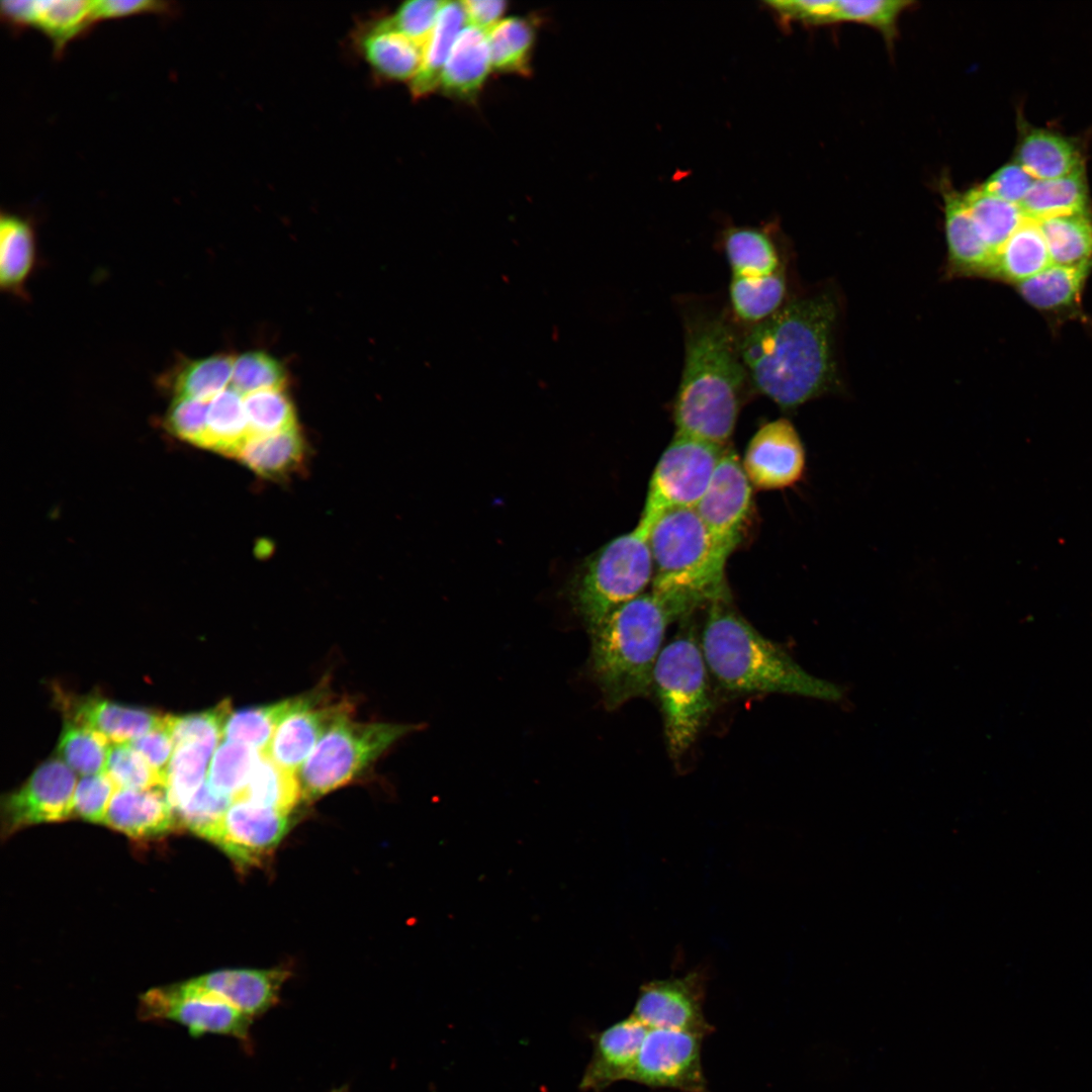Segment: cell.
<instances>
[{"instance_id": "1", "label": "cell", "mask_w": 1092, "mask_h": 1092, "mask_svg": "<svg viewBox=\"0 0 1092 1092\" xmlns=\"http://www.w3.org/2000/svg\"><path fill=\"white\" fill-rule=\"evenodd\" d=\"M836 307L829 296L797 298L739 339L751 387L783 410H794L832 388Z\"/></svg>"}, {"instance_id": "2", "label": "cell", "mask_w": 1092, "mask_h": 1092, "mask_svg": "<svg viewBox=\"0 0 1092 1092\" xmlns=\"http://www.w3.org/2000/svg\"><path fill=\"white\" fill-rule=\"evenodd\" d=\"M750 385L736 338L721 315L688 320L685 362L673 402L675 434L725 447Z\"/></svg>"}, {"instance_id": "3", "label": "cell", "mask_w": 1092, "mask_h": 1092, "mask_svg": "<svg viewBox=\"0 0 1092 1092\" xmlns=\"http://www.w3.org/2000/svg\"><path fill=\"white\" fill-rule=\"evenodd\" d=\"M700 641L712 680L727 696L785 694L830 701L842 698L840 687L803 669L782 646L743 618L731 600L708 606Z\"/></svg>"}, {"instance_id": "4", "label": "cell", "mask_w": 1092, "mask_h": 1092, "mask_svg": "<svg viewBox=\"0 0 1092 1092\" xmlns=\"http://www.w3.org/2000/svg\"><path fill=\"white\" fill-rule=\"evenodd\" d=\"M694 613L652 589L613 611L589 632L588 671L609 711L651 695L652 673L668 627Z\"/></svg>"}, {"instance_id": "5", "label": "cell", "mask_w": 1092, "mask_h": 1092, "mask_svg": "<svg viewBox=\"0 0 1092 1092\" xmlns=\"http://www.w3.org/2000/svg\"><path fill=\"white\" fill-rule=\"evenodd\" d=\"M653 577L651 589L693 612L731 600L725 580L729 553L712 537L694 508L663 513L647 532Z\"/></svg>"}, {"instance_id": "6", "label": "cell", "mask_w": 1092, "mask_h": 1092, "mask_svg": "<svg viewBox=\"0 0 1092 1092\" xmlns=\"http://www.w3.org/2000/svg\"><path fill=\"white\" fill-rule=\"evenodd\" d=\"M667 642L652 673L651 695L660 710L665 746L674 762L694 746L709 722L715 699L712 677L690 618Z\"/></svg>"}, {"instance_id": "7", "label": "cell", "mask_w": 1092, "mask_h": 1092, "mask_svg": "<svg viewBox=\"0 0 1092 1092\" xmlns=\"http://www.w3.org/2000/svg\"><path fill=\"white\" fill-rule=\"evenodd\" d=\"M647 537L636 527L605 544L571 582L570 600L588 633L652 582Z\"/></svg>"}, {"instance_id": "8", "label": "cell", "mask_w": 1092, "mask_h": 1092, "mask_svg": "<svg viewBox=\"0 0 1092 1092\" xmlns=\"http://www.w3.org/2000/svg\"><path fill=\"white\" fill-rule=\"evenodd\" d=\"M420 725L355 722L332 725L299 768L303 800H314L361 776L381 754Z\"/></svg>"}, {"instance_id": "9", "label": "cell", "mask_w": 1092, "mask_h": 1092, "mask_svg": "<svg viewBox=\"0 0 1092 1092\" xmlns=\"http://www.w3.org/2000/svg\"><path fill=\"white\" fill-rule=\"evenodd\" d=\"M725 449L675 434L653 470L636 528L647 537L649 528L663 513L678 508L695 509Z\"/></svg>"}, {"instance_id": "10", "label": "cell", "mask_w": 1092, "mask_h": 1092, "mask_svg": "<svg viewBox=\"0 0 1092 1092\" xmlns=\"http://www.w3.org/2000/svg\"><path fill=\"white\" fill-rule=\"evenodd\" d=\"M139 1011L144 1019L178 1022L193 1036L215 1033L250 1042L253 1018L191 981L149 990L140 998Z\"/></svg>"}, {"instance_id": "11", "label": "cell", "mask_w": 1092, "mask_h": 1092, "mask_svg": "<svg viewBox=\"0 0 1092 1092\" xmlns=\"http://www.w3.org/2000/svg\"><path fill=\"white\" fill-rule=\"evenodd\" d=\"M76 785L74 771L59 757L40 763L19 788L2 798V836L72 818Z\"/></svg>"}, {"instance_id": "12", "label": "cell", "mask_w": 1092, "mask_h": 1092, "mask_svg": "<svg viewBox=\"0 0 1092 1092\" xmlns=\"http://www.w3.org/2000/svg\"><path fill=\"white\" fill-rule=\"evenodd\" d=\"M703 1035L649 1029L628 1080L653 1088L707 1092L701 1064Z\"/></svg>"}, {"instance_id": "13", "label": "cell", "mask_w": 1092, "mask_h": 1092, "mask_svg": "<svg viewBox=\"0 0 1092 1092\" xmlns=\"http://www.w3.org/2000/svg\"><path fill=\"white\" fill-rule=\"evenodd\" d=\"M290 826L289 813L236 798L210 842L241 869L259 867L272 855Z\"/></svg>"}, {"instance_id": "14", "label": "cell", "mask_w": 1092, "mask_h": 1092, "mask_svg": "<svg viewBox=\"0 0 1092 1092\" xmlns=\"http://www.w3.org/2000/svg\"><path fill=\"white\" fill-rule=\"evenodd\" d=\"M751 486L738 456L726 448L695 508L714 540L729 554L740 543L751 514Z\"/></svg>"}, {"instance_id": "15", "label": "cell", "mask_w": 1092, "mask_h": 1092, "mask_svg": "<svg viewBox=\"0 0 1092 1092\" xmlns=\"http://www.w3.org/2000/svg\"><path fill=\"white\" fill-rule=\"evenodd\" d=\"M704 995L702 972L653 980L641 986L631 1016L649 1029L680 1030L704 1036L712 1031L704 1015Z\"/></svg>"}, {"instance_id": "16", "label": "cell", "mask_w": 1092, "mask_h": 1092, "mask_svg": "<svg viewBox=\"0 0 1092 1092\" xmlns=\"http://www.w3.org/2000/svg\"><path fill=\"white\" fill-rule=\"evenodd\" d=\"M806 450L794 425L781 418L762 425L750 439L742 462L751 484L784 489L798 484L806 472Z\"/></svg>"}, {"instance_id": "17", "label": "cell", "mask_w": 1092, "mask_h": 1092, "mask_svg": "<svg viewBox=\"0 0 1092 1092\" xmlns=\"http://www.w3.org/2000/svg\"><path fill=\"white\" fill-rule=\"evenodd\" d=\"M324 698L325 694L317 691L298 696L294 707L277 726L265 752L281 766L295 772L325 732L352 714L353 707L347 701L329 704Z\"/></svg>"}, {"instance_id": "18", "label": "cell", "mask_w": 1092, "mask_h": 1092, "mask_svg": "<svg viewBox=\"0 0 1092 1092\" xmlns=\"http://www.w3.org/2000/svg\"><path fill=\"white\" fill-rule=\"evenodd\" d=\"M55 700L66 721L87 726L110 743L131 740L162 726L167 714L147 708L124 706L98 695H76L55 689Z\"/></svg>"}, {"instance_id": "19", "label": "cell", "mask_w": 1092, "mask_h": 1092, "mask_svg": "<svg viewBox=\"0 0 1092 1092\" xmlns=\"http://www.w3.org/2000/svg\"><path fill=\"white\" fill-rule=\"evenodd\" d=\"M649 1028L631 1015L592 1034L593 1055L582 1074V1091L601 1092L628 1080Z\"/></svg>"}, {"instance_id": "20", "label": "cell", "mask_w": 1092, "mask_h": 1092, "mask_svg": "<svg viewBox=\"0 0 1092 1092\" xmlns=\"http://www.w3.org/2000/svg\"><path fill=\"white\" fill-rule=\"evenodd\" d=\"M3 16L15 28H38L50 38L57 56L96 21L94 1L89 0H8Z\"/></svg>"}, {"instance_id": "21", "label": "cell", "mask_w": 1092, "mask_h": 1092, "mask_svg": "<svg viewBox=\"0 0 1092 1092\" xmlns=\"http://www.w3.org/2000/svg\"><path fill=\"white\" fill-rule=\"evenodd\" d=\"M289 970L278 967L265 970L228 969L190 980L200 989L226 1001L250 1017L273 1007Z\"/></svg>"}, {"instance_id": "22", "label": "cell", "mask_w": 1092, "mask_h": 1092, "mask_svg": "<svg viewBox=\"0 0 1092 1092\" xmlns=\"http://www.w3.org/2000/svg\"><path fill=\"white\" fill-rule=\"evenodd\" d=\"M130 838H158L181 827L165 789H117L103 822Z\"/></svg>"}, {"instance_id": "23", "label": "cell", "mask_w": 1092, "mask_h": 1092, "mask_svg": "<svg viewBox=\"0 0 1092 1092\" xmlns=\"http://www.w3.org/2000/svg\"><path fill=\"white\" fill-rule=\"evenodd\" d=\"M491 69L487 33L467 25L453 43L439 86L450 96L469 100L482 88Z\"/></svg>"}, {"instance_id": "24", "label": "cell", "mask_w": 1092, "mask_h": 1092, "mask_svg": "<svg viewBox=\"0 0 1092 1092\" xmlns=\"http://www.w3.org/2000/svg\"><path fill=\"white\" fill-rule=\"evenodd\" d=\"M939 186L951 268L962 274L991 273L995 255L979 237L964 202L963 193L953 189L945 179Z\"/></svg>"}, {"instance_id": "25", "label": "cell", "mask_w": 1092, "mask_h": 1092, "mask_svg": "<svg viewBox=\"0 0 1092 1092\" xmlns=\"http://www.w3.org/2000/svg\"><path fill=\"white\" fill-rule=\"evenodd\" d=\"M361 49L373 70L389 80H413L423 62L424 48L387 24H374L362 37Z\"/></svg>"}, {"instance_id": "26", "label": "cell", "mask_w": 1092, "mask_h": 1092, "mask_svg": "<svg viewBox=\"0 0 1092 1092\" xmlns=\"http://www.w3.org/2000/svg\"><path fill=\"white\" fill-rule=\"evenodd\" d=\"M1017 163L1034 180L1056 179L1082 169L1075 145L1045 129H1032L1022 138Z\"/></svg>"}, {"instance_id": "27", "label": "cell", "mask_w": 1092, "mask_h": 1092, "mask_svg": "<svg viewBox=\"0 0 1092 1092\" xmlns=\"http://www.w3.org/2000/svg\"><path fill=\"white\" fill-rule=\"evenodd\" d=\"M1051 264L1038 222L1025 218L996 253L991 274L1020 283Z\"/></svg>"}, {"instance_id": "28", "label": "cell", "mask_w": 1092, "mask_h": 1092, "mask_svg": "<svg viewBox=\"0 0 1092 1092\" xmlns=\"http://www.w3.org/2000/svg\"><path fill=\"white\" fill-rule=\"evenodd\" d=\"M464 23L466 19L462 3L444 1L435 26L424 47L420 70L411 81L414 97H424L440 85L444 64Z\"/></svg>"}, {"instance_id": "29", "label": "cell", "mask_w": 1092, "mask_h": 1092, "mask_svg": "<svg viewBox=\"0 0 1092 1092\" xmlns=\"http://www.w3.org/2000/svg\"><path fill=\"white\" fill-rule=\"evenodd\" d=\"M1087 187L1083 170L1049 180H1035L1019 204L1025 218H1045L1086 212Z\"/></svg>"}, {"instance_id": "30", "label": "cell", "mask_w": 1092, "mask_h": 1092, "mask_svg": "<svg viewBox=\"0 0 1092 1092\" xmlns=\"http://www.w3.org/2000/svg\"><path fill=\"white\" fill-rule=\"evenodd\" d=\"M35 260L34 233L30 222L16 214L0 217V284L6 291L22 289Z\"/></svg>"}, {"instance_id": "31", "label": "cell", "mask_w": 1092, "mask_h": 1092, "mask_svg": "<svg viewBox=\"0 0 1092 1092\" xmlns=\"http://www.w3.org/2000/svg\"><path fill=\"white\" fill-rule=\"evenodd\" d=\"M963 198L979 237L994 255L1025 219L1018 204L996 197L981 186L969 189Z\"/></svg>"}, {"instance_id": "32", "label": "cell", "mask_w": 1092, "mask_h": 1092, "mask_svg": "<svg viewBox=\"0 0 1092 1092\" xmlns=\"http://www.w3.org/2000/svg\"><path fill=\"white\" fill-rule=\"evenodd\" d=\"M304 456L298 429L251 436L237 458L264 477H281L296 469Z\"/></svg>"}, {"instance_id": "33", "label": "cell", "mask_w": 1092, "mask_h": 1092, "mask_svg": "<svg viewBox=\"0 0 1092 1092\" xmlns=\"http://www.w3.org/2000/svg\"><path fill=\"white\" fill-rule=\"evenodd\" d=\"M250 437L240 392L230 387L210 399L204 448L237 457Z\"/></svg>"}, {"instance_id": "34", "label": "cell", "mask_w": 1092, "mask_h": 1092, "mask_svg": "<svg viewBox=\"0 0 1092 1092\" xmlns=\"http://www.w3.org/2000/svg\"><path fill=\"white\" fill-rule=\"evenodd\" d=\"M785 294L786 280L781 270L768 275H733L729 285V298L735 315L751 325L777 312L784 304Z\"/></svg>"}, {"instance_id": "35", "label": "cell", "mask_w": 1092, "mask_h": 1092, "mask_svg": "<svg viewBox=\"0 0 1092 1092\" xmlns=\"http://www.w3.org/2000/svg\"><path fill=\"white\" fill-rule=\"evenodd\" d=\"M238 798L289 814L303 799L295 772L278 764L266 752L260 753L250 779Z\"/></svg>"}, {"instance_id": "36", "label": "cell", "mask_w": 1092, "mask_h": 1092, "mask_svg": "<svg viewBox=\"0 0 1092 1092\" xmlns=\"http://www.w3.org/2000/svg\"><path fill=\"white\" fill-rule=\"evenodd\" d=\"M1037 222L1053 264H1092V220L1086 212L1050 217Z\"/></svg>"}, {"instance_id": "37", "label": "cell", "mask_w": 1092, "mask_h": 1092, "mask_svg": "<svg viewBox=\"0 0 1092 1092\" xmlns=\"http://www.w3.org/2000/svg\"><path fill=\"white\" fill-rule=\"evenodd\" d=\"M723 248L735 276L768 275L780 270L776 246L762 230L728 228L723 233Z\"/></svg>"}, {"instance_id": "38", "label": "cell", "mask_w": 1092, "mask_h": 1092, "mask_svg": "<svg viewBox=\"0 0 1092 1092\" xmlns=\"http://www.w3.org/2000/svg\"><path fill=\"white\" fill-rule=\"evenodd\" d=\"M235 357L217 354L185 360L175 367L168 382L175 396L209 401L232 380Z\"/></svg>"}, {"instance_id": "39", "label": "cell", "mask_w": 1092, "mask_h": 1092, "mask_svg": "<svg viewBox=\"0 0 1092 1092\" xmlns=\"http://www.w3.org/2000/svg\"><path fill=\"white\" fill-rule=\"evenodd\" d=\"M1090 267L1051 264L1020 282V293L1028 303L1040 309L1068 306L1078 298Z\"/></svg>"}, {"instance_id": "40", "label": "cell", "mask_w": 1092, "mask_h": 1092, "mask_svg": "<svg viewBox=\"0 0 1092 1092\" xmlns=\"http://www.w3.org/2000/svg\"><path fill=\"white\" fill-rule=\"evenodd\" d=\"M492 69L528 75L535 41L534 25L523 17L502 19L487 32Z\"/></svg>"}, {"instance_id": "41", "label": "cell", "mask_w": 1092, "mask_h": 1092, "mask_svg": "<svg viewBox=\"0 0 1092 1092\" xmlns=\"http://www.w3.org/2000/svg\"><path fill=\"white\" fill-rule=\"evenodd\" d=\"M296 700L297 697L232 712L224 725L223 740L265 752L277 726L294 707Z\"/></svg>"}, {"instance_id": "42", "label": "cell", "mask_w": 1092, "mask_h": 1092, "mask_svg": "<svg viewBox=\"0 0 1092 1092\" xmlns=\"http://www.w3.org/2000/svg\"><path fill=\"white\" fill-rule=\"evenodd\" d=\"M215 749L198 742L175 747L165 787L167 799L174 810L184 806L204 784Z\"/></svg>"}, {"instance_id": "43", "label": "cell", "mask_w": 1092, "mask_h": 1092, "mask_svg": "<svg viewBox=\"0 0 1092 1092\" xmlns=\"http://www.w3.org/2000/svg\"><path fill=\"white\" fill-rule=\"evenodd\" d=\"M110 742L101 733L65 721L57 754L73 771L89 776L105 772Z\"/></svg>"}, {"instance_id": "44", "label": "cell", "mask_w": 1092, "mask_h": 1092, "mask_svg": "<svg viewBox=\"0 0 1092 1092\" xmlns=\"http://www.w3.org/2000/svg\"><path fill=\"white\" fill-rule=\"evenodd\" d=\"M261 752L245 744L223 740L209 763L206 783L217 794L232 800L245 789Z\"/></svg>"}, {"instance_id": "45", "label": "cell", "mask_w": 1092, "mask_h": 1092, "mask_svg": "<svg viewBox=\"0 0 1092 1092\" xmlns=\"http://www.w3.org/2000/svg\"><path fill=\"white\" fill-rule=\"evenodd\" d=\"M244 406L251 436L297 429L295 410L284 388L264 389L246 394Z\"/></svg>"}, {"instance_id": "46", "label": "cell", "mask_w": 1092, "mask_h": 1092, "mask_svg": "<svg viewBox=\"0 0 1092 1092\" xmlns=\"http://www.w3.org/2000/svg\"><path fill=\"white\" fill-rule=\"evenodd\" d=\"M231 713L230 701L223 700L203 712L169 714L168 724L175 747L188 742H198L217 748Z\"/></svg>"}, {"instance_id": "47", "label": "cell", "mask_w": 1092, "mask_h": 1092, "mask_svg": "<svg viewBox=\"0 0 1092 1092\" xmlns=\"http://www.w3.org/2000/svg\"><path fill=\"white\" fill-rule=\"evenodd\" d=\"M105 772L117 789H165L166 779L156 771L129 742L111 743Z\"/></svg>"}, {"instance_id": "48", "label": "cell", "mask_w": 1092, "mask_h": 1092, "mask_svg": "<svg viewBox=\"0 0 1092 1092\" xmlns=\"http://www.w3.org/2000/svg\"><path fill=\"white\" fill-rule=\"evenodd\" d=\"M912 4L905 0H839L835 1V20L872 26L893 40L900 15Z\"/></svg>"}, {"instance_id": "49", "label": "cell", "mask_w": 1092, "mask_h": 1092, "mask_svg": "<svg viewBox=\"0 0 1092 1092\" xmlns=\"http://www.w3.org/2000/svg\"><path fill=\"white\" fill-rule=\"evenodd\" d=\"M283 365L264 351H249L235 359L232 387L243 396L272 388H284Z\"/></svg>"}, {"instance_id": "50", "label": "cell", "mask_w": 1092, "mask_h": 1092, "mask_svg": "<svg viewBox=\"0 0 1092 1092\" xmlns=\"http://www.w3.org/2000/svg\"><path fill=\"white\" fill-rule=\"evenodd\" d=\"M232 801L215 793L205 782L194 796L175 812L182 828L210 841Z\"/></svg>"}, {"instance_id": "51", "label": "cell", "mask_w": 1092, "mask_h": 1092, "mask_svg": "<svg viewBox=\"0 0 1092 1092\" xmlns=\"http://www.w3.org/2000/svg\"><path fill=\"white\" fill-rule=\"evenodd\" d=\"M116 790L117 787L106 772L84 776L76 785L72 818L103 824Z\"/></svg>"}, {"instance_id": "52", "label": "cell", "mask_w": 1092, "mask_h": 1092, "mask_svg": "<svg viewBox=\"0 0 1092 1092\" xmlns=\"http://www.w3.org/2000/svg\"><path fill=\"white\" fill-rule=\"evenodd\" d=\"M209 401L175 396L166 415L167 429L185 442L204 447Z\"/></svg>"}, {"instance_id": "53", "label": "cell", "mask_w": 1092, "mask_h": 1092, "mask_svg": "<svg viewBox=\"0 0 1092 1092\" xmlns=\"http://www.w3.org/2000/svg\"><path fill=\"white\" fill-rule=\"evenodd\" d=\"M444 1L411 0L403 2L385 21L389 26L425 47Z\"/></svg>"}, {"instance_id": "54", "label": "cell", "mask_w": 1092, "mask_h": 1092, "mask_svg": "<svg viewBox=\"0 0 1092 1092\" xmlns=\"http://www.w3.org/2000/svg\"><path fill=\"white\" fill-rule=\"evenodd\" d=\"M765 4L784 22L809 25L836 23L834 0H777Z\"/></svg>"}, {"instance_id": "55", "label": "cell", "mask_w": 1092, "mask_h": 1092, "mask_svg": "<svg viewBox=\"0 0 1092 1092\" xmlns=\"http://www.w3.org/2000/svg\"><path fill=\"white\" fill-rule=\"evenodd\" d=\"M1034 181L1018 163H1009L993 173L981 187L996 197L1019 205Z\"/></svg>"}, {"instance_id": "56", "label": "cell", "mask_w": 1092, "mask_h": 1092, "mask_svg": "<svg viewBox=\"0 0 1092 1092\" xmlns=\"http://www.w3.org/2000/svg\"><path fill=\"white\" fill-rule=\"evenodd\" d=\"M168 716L165 723L154 730L131 740L130 745L146 759V761L167 781V770L172 759L175 744L168 724Z\"/></svg>"}, {"instance_id": "57", "label": "cell", "mask_w": 1092, "mask_h": 1092, "mask_svg": "<svg viewBox=\"0 0 1092 1092\" xmlns=\"http://www.w3.org/2000/svg\"><path fill=\"white\" fill-rule=\"evenodd\" d=\"M174 9L171 2L158 0H94L95 20L145 12L169 14Z\"/></svg>"}, {"instance_id": "58", "label": "cell", "mask_w": 1092, "mask_h": 1092, "mask_svg": "<svg viewBox=\"0 0 1092 1092\" xmlns=\"http://www.w3.org/2000/svg\"><path fill=\"white\" fill-rule=\"evenodd\" d=\"M466 23L487 32L502 19L507 10V2L500 0L462 1Z\"/></svg>"}, {"instance_id": "59", "label": "cell", "mask_w": 1092, "mask_h": 1092, "mask_svg": "<svg viewBox=\"0 0 1092 1092\" xmlns=\"http://www.w3.org/2000/svg\"><path fill=\"white\" fill-rule=\"evenodd\" d=\"M333 1092H347V1090L345 1088H339L337 1090H334Z\"/></svg>"}]
</instances>
